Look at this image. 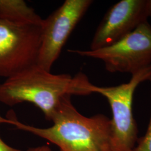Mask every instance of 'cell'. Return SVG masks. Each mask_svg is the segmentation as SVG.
Here are the masks:
<instances>
[{"instance_id":"6da1fadb","label":"cell","mask_w":151,"mask_h":151,"mask_svg":"<svg viewBox=\"0 0 151 151\" xmlns=\"http://www.w3.org/2000/svg\"><path fill=\"white\" fill-rule=\"evenodd\" d=\"M92 85L82 72L55 75L35 65L0 83V102L10 106L32 103L52 121L63 97L89 95Z\"/></svg>"},{"instance_id":"7a4b0ae2","label":"cell","mask_w":151,"mask_h":151,"mask_svg":"<svg viewBox=\"0 0 151 151\" xmlns=\"http://www.w3.org/2000/svg\"><path fill=\"white\" fill-rule=\"evenodd\" d=\"M70 96L62 98L52 127L37 128L17 120L14 125L56 145L60 151H115L111 119L101 114L91 117L83 115L72 104Z\"/></svg>"},{"instance_id":"3957f363","label":"cell","mask_w":151,"mask_h":151,"mask_svg":"<svg viewBox=\"0 0 151 151\" xmlns=\"http://www.w3.org/2000/svg\"><path fill=\"white\" fill-rule=\"evenodd\" d=\"M151 80V65L132 75L130 81L118 86H96L92 93L105 97L112 111V141L115 151H133L138 140V130L133 113L135 89L142 82Z\"/></svg>"},{"instance_id":"277c9868","label":"cell","mask_w":151,"mask_h":151,"mask_svg":"<svg viewBox=\"0 0 151 151\" xmlns=\"http://www.w3.org/2000/svg\"><path fill=\"white\" fill-rule=\"evenodd\" d=\"M69 52L102 60L109 72L133 75L151 65V25L146 22L118 42L102 48Z\"/></svg>"},{"instance_id":"5b68a950","label":"cell","mask_w":151,"mask_h":151,"mask_svg":"<svg viewBox=\"0 0 151 151\" xmlns=\"http://www.w3.org/2000/svg\"><path fill=\"white\" fill-rule=\"evenodd\" d=\"M42 26L0 20V77L9 78L37 65Z\"/></svg>"},{"instance_id":"8992f818","label":"cell","mask_w":151,"mask_h":151,"mask_svg":"<svg viewBox=\"0 0 151 151\" xmlns=\"http://www.w3.org/2000/svg\"><path fill=\"white\" fill-rule=\"evenodd\" d=\"M92 2L91 0H66L44 19L37 62L39 67L50 72L70 34Z\"/></svg>"},{"instance_id":"52a82bcc","label":"cell","mask_w":151,"mask_h":151,"mask_svg":"<svg viewBox=\"0 0 151 151\" xmlns=\"http://www.w3.org/2000/svg\"><path fill=\"white\" fill-rule=\"evenodd\" d=\"M149 17L147 0H122L104 16L92 40L90 50L110 45L133 32Z\"/></svg>"},{"instance_id":"ba28073f","label":"cell","mask_w":151,"mask_h":151,"mask_svg":"<svg viewBox=\"0 0 151 151\" xmlns=\"http://www.w3.org/2000/svg\"><path fill=\"white\" fill-rule=\"evenodd\" d=\"M0 20L39 26L44 22V19L22 0H0Z\"/></svg>"},{"instance_id":"9c48e42d","label":"cell","mask_w":151,"mask_h":151,"mask_svg":"<svg viewBox=\"0 0 151 151\" xmlns=\"http://www.w3.org/2000/svg\"><path fill=\"white\" fill-rule=\"evenodd\" d=\"M150 81L151 82V80ZM133 151H151V111L150 121L146 134L141 138L138 139Z\"/></svg>"},{"instance_id":"30bf717a","label":"cell","mask_w":151,"mask_h":151,"mask_svg":"<svg viewBox=\"0 0 151 151\" xmlns=\"http://www.w3.org/2000/svg\"><path fill=\"white\" fill-rule=\"evenodd\" d=\"M0 151H22L8 146L0 138Z\"/></svg>"},{"instance_id":"8fae6325","label":"cell","mask_w":151,"mask_h":151,"mask_svg":"<svg viewBox=\"0 0 151 151\" xmlns=\"http://www.w3.org/2000/svg\"><path fill=\"white\" fill-rule=\"evenodd\" d=\"M27 151H52L51 149L47 146H40V147H37L35 148H30Z\"/></svg>"},{"instance_id":"7c38bea8","label":"cell","mask_w":151,"mask_h":151,"mask_svg":"<svg viewBox=\"0 0 151 151\" xmlns=\"http://www.w3.org/2000/svg\"><path fill=\"white\" fill-rule=\"evenodd\" d=\"M15 119H6L5 118L2 117L0 115V124H2V123H7V124H12V125H14V124H15Z\"/></svg>"},{"instance_id":"4fadbf2b","label":"cell","mask_w":151,"mask_h":151,"mask_svg":"<svg viewBox=\"0 0 151 151\" xmlns=\"http://www.w3.org/2000/svg\"><path fill=\"white\" fill-rule=\"evenodd\" d=\"M147 6H148V16L151 17V0H147Z\"/></svg>"},{"instance_id":"5bb4252c","label":"cell","mask_w":151,"mask_h":151,"mask_svg":"<svg viewBox=\"0 0 151 151\" xmlns=\"http://www.w3.org/2000/svg\"></svg>"}]
</instances>
